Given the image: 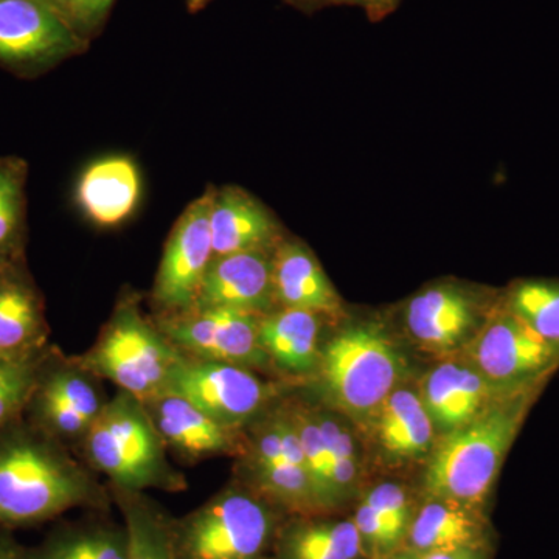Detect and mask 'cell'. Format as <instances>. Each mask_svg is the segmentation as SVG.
<instances>
[{
    "label": "cell",
    "mask_w": 559,
    "mask_h": 559,
    "mask_svg": "<svg viewBox=\"0 0 559 559\" xmlns=\"http://www.w3.org/2000/svg\"><path fill=\"white\" fill-rule=\"evenodd\" d=\"M69 447L21 417L0 428V527H35L70 510L112 502Z\"/></svg>",
    "instance_id": "obj_1"
},
{
    "label": "cell",
    "mask_w": 559,
    "mask_h": 559,
    "mask_svg": "<svg viewBox=\"0 0 559 559\" xmlns=\"http://www.w3.org/2000/svg\"><path fill=\"white\" fill-rule=\"evenodd\" d=\"M538 390L503 396L441 440L426 473L432 498L473 509L488 498Z\"/></svg>",
    "instance_id": "obj_2"
},
{
    "label": "cell",
    "mask_w": 559,
    "mask_h": 559,
    "mask_svg": "<svg viewBox=\"0 0 559 559\" xmlns=\"http://www.w3.org/2000/svg\"><path fill=\"white\" fill-rule=\"evenodd\" d=\"M76 448L92 471L108 477L110 488L132 492L187 488L186 477L168 460L145 403L121 390L108 400Z\"/></svg>",
    "instance_id": "obj_3"
},
{
    "label": "cell",
    "mask_w": 559,
    "mask_h": 559,
    "mask_svg": "<svg viewBox=\"0 0 559 559\" xmlns=\"http://www.w3.org/2000/svg\"><path fill=\"white\" fill-rule=\"evenodd\" d=\"M280 530L277 507L242 481L171 518L176 559H271Z\"/></svg>",
    "instance_id": "obj_4"
},
{
    "label": "cell",
    "mask_w": 559,
    "mask_h": 559,
    "mask_svg": "<svg viewBox=\"0 0 559 559\" xmlns=\"http://www.w3.org/2000/svg\"><path fill=\"white\" fill-rule=\"evenodd\" d=\"M318 371L334 407L358 421H370L399 389L403 360L378 323L358 322L331 337Z\"/></svg>",
    "instance_id": "obj_5"
},
{
    "label": "cell",
    "mask_w": 559,
    "mask_h": 559,
    "mask_svg": "<svg viewBox=\"0 0 559 559\" xmlns=\"http://www.w3.org/2000/svg\"><path fill=\"white\" fill-rule=\"evenodd\" d=\"M182 353L142 314L138 301L121 300L94 347L76 358L92 374L143 403L164 392Z\"/></svg>",
    "instance_id": "obj_6"
},
{
    "label": "cell",
    "mask_w": 559,
    "mask_h": 559,
    "mask_svg": "<svg viewBox=\"0 0 559 559\" xmlns=\"http://www.w3.org/2000/svg\"><path fill=\"white\" fill-rule=\"evenodd\" d=\"M241 455L249 474L245 484L272 506L296 516H312L322 511L305 465L299 436L285 409L261 418L249 437L246 433Z\"/></svg>",
    "instance_id": "obj_7"
},
{
    "label": "cell",
    "mask_w": 559,
    "mask_h": 559,
    "mask_svg": "<svg viewBox=\"0 0 559 559\" xmlns=\"http://www.w3.org/2000/svg\"><path fill=\"white\" fill-rule=\"evenodd\" d=\"M476 370L499 396L538 390L559 367V352L500 305L476 333Z\"/></svg>",
    "instance_id": "obj_8"
},
{
    "label": "cell",
    "mask_w": 559,
    "mask_h": 559,
    "mask_svg": "<svg viewBox=\"0 0 559 559\" xmlns=\"http://www.w3.org/2000/svg\"><path fill=\"white\" fill-rule=\"evenodd\" d=\"M98 380L79 359L66 358L50 347L24 417L66 447H79L108 403Z\"/></svg>",
    "instance_id": "obj_9"
},
{
    "label": "cell",
    "mask_w": 559,
    "mask_h": 559,
    "mask_svg": "<svg viewBox=\"0 0 559 559\" xmlns=\"http://www.w3.org/2000/svg\"><path fill=\"white\" fill-rule=\"evenodd\" d=\"M164 392L189 401L227 428L241 430L266 409L274 396L271 385L253 370L183 355L171 370Z\"/></svg>",
    "instance_id": "obj_10"
},
{
    "label": "cell",
    "mask_w": 559,
    "mask_h": 559,
    "mask_svg": "<svg viewBox=\"0 0 559 559\" xmlns=\"http://www.w3.org/2000/svg\"><path fill=\"white\" fill-rule=\"evenodd\" d=\"M259 320L230 308H191L160 314L156 325L183 356L263 370L271 360L260 344Z\"/></svg>",
    "instance_id": "obj_11"
},
{
    "label": "cell",
    "mask_w": 559,
    "mask_h": 559,
    "mask_svg": "<svg viewBox=\"0 0 559 559\" xmlns=\"http://www.w3.org/2000/svg\"><path fill=\"white\" fill-rule=\"evenodd\" d=\"M47 0H0V64L36 73L86 49Z\"/></svg>",
    "instance_id": "obj_12"
},
{
    "label": "cell",
    "mask_w": 559,
    "mask_h": 559,
    "mask_svg": "<svg viewBox=\"0 0 559 559\" xmlns=\"http://www.w3.org/2000/svg\"><path fill=\"white\" fill-rule=\"evenodd\" d=\"M210 198L212 189L183 210L165 245L151 293V300L160 314L189 311L197 304L202 278L215 257L210 231Z\"/></svg>",
    "instance_id": "obj_13"
},
{
    "label": "cell",
    "mask_w": 559,
    "mask_h": 559,
    "mask_svg": "<svg viewBox=\"0 0 559 559\" xmlns=\"http://www.w3.org/2000/svg\"><path fill=\"white\" fill-rule=\"evenodd\" d=\"M500 297L484 304V297L459 283H437L411 297L404 307V323L423 347L451 349L480 330L499 307Z\"/></svg>",
    "instance_id": "obj_14"
},
{
    "label": "cell",
    "mask_w": 559,
    "mask_h": 559,
    "mask_svg": "<svg viewBox=\"0 0 559 559\" xmlns=\"http://www.w3.org/2000/svg\"><path fill=\"white\" fill-rule=\"evenodd\" d=\"M145 406L167 450L186 462L245 451V430L221 425L175 393L162 392Z\"/></svg>",
    "instance_id": "obj_15"
},
{
    "label": "cell",
    "mask_w": 559,
    "mask_h": 559,
    "mask_svg": "<svg viewBox=\"0 0 559 559\" xmlns=\"http://www.w3.org/2000/svg\"><path fill=\"white\" fill-rule=\"evenodd\" d=\"M272 250L213 257L193 308H230L264 316L277 310Z\"/></svg>",
    "instance_id": "obj_16"
},
{
    "label": "cell",
    "mask_w": 559,
    "mask_h": 559,
    "mask_svg": "<svg viewBox=\"0 0 559 559\" xmlns=\"http://www.w3.org/2000/svg\"><path fill=\"white\" fill-rule=\"evenodd\" d=\"M209 219L215 257L272 250L285 237L274 213L240 187L212 189Z\"/></svg>",
    "instance_id": "obj_17"
},
{
    "label": "cell",
    "mask_w": 559,
    "mask_h": 559,
    "mask_svg": "<svg viewBox=\"0 0 559 559\" xmlns=\"http://www.w3.org/2000/svg\"><path fill=\"white\" fill-rule=\"evenodd\" d=\"M49 347L43 296L25 260L0 267V356H28Z\"/></svg>",
    "instance_id": "obj_18"
},
{
    "label": "cell",
    "mask_w": 559,
    "mask_h": 559,
    "mask_svg": "<svg viewBox=\"0 0 559 559\" xmlns=\"http://www.w3.org/2000/svg\"><path fill=\"white\" fill-rule=\"evenodd\" d=\"M278 308H297L336 318L342 300L314 253L296 238L283 237L272 252Z\"/></svg>",
    "instance_id": "obj_19"
},
{
    "label": "cell",
    "mask_w": 559,
    "mask_h": 559,
    "mask_svg": "<svg viewBox=\"0 0 559 559\" xmlns=\"http://www.w3.org/2000/svg\"><path fill=\"white\" fill-rule=\"evenodd\" d=\"M499 399L503 396L495 392L479 371L457 364L437 367L423 384L421 401L430 419L448 432L468 425Z\"/></svg>",
    "instance_id": "obj_20"
},
{
    "label": "cell",
    "mask_w": 559,
    "mask_h": 559,
    "mask_svg": "<svg viewBox=\"0 0 559 559\" xmlns=\"http://www.w3.org/2000/svg\"><path fill=\"white\" fill-rule=\"evenodd\" d=\"M142 180L138 165L123 156H110L91 164L76 187L84 215L102 227L119 226L138 207Z\"/></svg>",
    "instance_id": "obj_21"
},
{
    "label": "cell",
    "mask_w": 559,
    "mask_h": 559,
    "mask_svg": "<svg viewBox=\"0 0 559 559\" xmlns=\"http://www.w3.org/2000/svg\"><path fill=\"white\" fill-rule=\"evenodd\" d=\"M322 316L297 308H277L260 316L259 337L271 366L293 377L319 369L320 320Z\"/></svg>",
    "instance_id": "obj_22"
},
{
    "label": "cell",
    "mask_w": 559,
    "mask_h": 559,
    "mask_svg": "<svg viewBox=\"0 0 559 559\" xmlns=\"http://www.w3.org/2000/svg\"><path fill=\"white\" fill-rule=\"evenodd\" d=\"M28 559H127L128 535L123 522L92 518L64 522L27 549Z\"/></svg>",
    "instance_id": "obj_23"
},
{
    "label": "cell",
    "mask_w": 559,
    "mask_h": 559,
    "mask_svg": "<svg viewBox=\"0 0 559 559\" xmlns=\"http://www.w3.org/2000/svg\"><path fill=\"white\" fill-rule=\"evenodd\" d=\"M362 549L355 522L299 516L280 525L271 559H358Z\"/></svg>",
    "instance_id": "obj_24"
},
{
    "label": "cell",
    "mask_w": 559,
    "mask_h": 559,
    "mask_svg": "<svg viewBox=\"0 0 559 559\" xmlns=\"http://www.w3.org/2000/svg\"><path fill=\"white\" fill-rule=\"evenodd\" d=\"M412 550L419 555L430 551L477 549L485 538L484 522L473 509L432 498L418 511L409 527Z\"/></svg>",
    "instance_id": "obj_25"
},
{
    "label": "cell",
    "mask_w": 559,
    "mask_h": 559,
    "mask_svg": "<svg viewBox=\"0 0 559 559\" xmlns=\"http://www.w3.org/2000/svg\"><path fill=\"white\" fill-rule=\"evenodd\" d=\"M373 423L382 450L392 457H421L432 447V419L421 396L412 390H393Z\"/></svg>",
    "instance_id": "obj_26"
},
{
    "label": "cell",
    "mask_w": 559,
    "mask_h": 559,
    "mask_svg": "<svg viewBox=\"0 0 559 559\" xmlns=\"http://www.w3.org/2000/svg\"><path fill=\"white\" fill-rule=\"evenodd\" d=\"M128 535L127 559H176L171 516L146 492L109 488Z\"/></svg>",
    "instance_id": "obj_27"
},
{
    "label": "cell",
    "mask_w": 559,
    "mask_h": 559,
    "mask_svg": "<svg viewBox=\"0 0 559 559\" xmlns=\"http://www.w3.org/2000/svg\"><path fill=\"white\" fill-rule=\"evenodd\" d=\"M27 162L0 157V267L25 260Z\"/></svg>",
    "instance_id": "obj_28"
},
{
    "label": "cell",
    "mask_w": 559,
    "mask_h": 559,
    "mask_svg": "<svg viewBox=\"0 0 559 559\" xmlns=\"http://www.w3.org/2000/svg\"><path fill=\"white\" fill-rule=\"evenodd\" d=\"M502 305L559 352V280H518L502 294Z\"/></svg>",
    "instance_id": "obj_29"
},
{
    "label": "cell",
    "mask_w": 559,
    "mask_h": 559,
    "mask_svg": "<svg viewBox=\"0 0 559 559\" xmlns=\"http://www.w3.org/2000/svg\"><path fill=\"white\" fill-rule=\"evenodd\" d=\"M285 411L299 436L305 465L310 474L320 510L334 509L337 503L334 498L333 481H331L329 455H326L325 440H323L316 411L301 404L285 407Z\"/></svg>",
    "instance_id": "obj_30"
},
{
    "label": "cell",
    "mask_w": 559,
    "mask_h": 559,
    "mask_svg": "<svg viewBox=\"0 0 559 559\" xmlns=\"http://www.w3.org/2000/svg\"><path fill=\"white\" fill-rule=\"evenodd\" d=\"M316 417H318L323 440H325L334 498H336L337 506H341L355 491L359 479L355 440H353L347 426L333 414L316 411Z\"/></svg>",
    "instance_id": "obj_31"
},
{
    "label": "cell",
    "mask_w": 559,
    "mask_h": 559,
    "mask_svg": "<svg viewBox=\"0 0 559 559\" xmlns=\"http://www.w3.org/2000/svg\"><path fill=\"white\" fill-rule=\"evenodd\" d=\"M50 345L28 356H0V428L24 417Z\"/></svg>",
    "instance_id": "obj_32"
},
{
    "label": "cell",
    "mask_w": 559,
    "mask_h": 559,
    "mask_svg": "<svg viewBox=\"0 0 559 559\" xmlns=\"http://www.w3.org/2000/svg\"><path fill=\"white\" fill-rule=\"evenodd\" d=\"M364 502L370 507L400 540L409 532V502L399 484L385 481L371 489Z\"/></svg>",
    "instance_id": "obj_33"
},
{
    "label": "cell",
    "mask_w": 559,
    "mask_h": 559,
    "mask_svg": "<svg viewBox=\"0 0 559 559\" xmlns=\"http://www.w3.org/2000/svg\"><path fill=\"white\" fill-rule=\"evenodd\" d=\"M114 2L116 0H49L70 28L86 40L100 31Z\"/></svg>",
    "instance_id": "obj_34"
},
{
    "label": "cell",
    "mask_w": 559,
    "mask_h": 559,
    "mask_svg": "<svg viewBox=\"0 0 559 559\" xmlns=\"http://www.w3.org/2000/svg\"><path fill=\"white\" fill-rule=\"evenodd\" d=\"M353 522L358 528L364 546L380 555L392 554V550L401 543L366 502L360 503Z\"/></svg>",
    "instance_id": "obj_35"
},
{
    "label": "cell",
    "mask_w": 559,
    "mask_h": 559,
    "mask_svg": "<svg viewBox=\"0 0 559 559\" xmlns=\"http://www.w3.org/2000/svg\"><path fill=\"white\" fill-rule=\"evenodd\" d=\"M285 2L307 13H314L329 7H358L366 11L369 21L381 22L395 13L403 0H285Z\"/></svg>",
    "instance_id": "obj_36"
},
{
    "label": "cell",
    "mask_w": 559,
    "mask_h": 559,
    "mask_svg": "<svg viewBox=\"0 0 559 559\" xmlns=\"http://www.w3.org/2000/svg\"><path fill=\"white\" fill-rule=\"evenodd\" d=\"M0 559H28L27 547L13 538L9 528L0 527Z\"/></svg>",
    "instance_id": "obj_37"
},
{
    "label": "cell",
    "mask_w": 559,
    "mask_h": 559,
    "mask_svg": "<svg viewBox=\"0 0 559 559\" xmlns=\"http://www.w3.org/2000/svg\"><path fill=\"white\" fill-rule=\"evenodd\" d=\"M419 559H485L484 549H457V550H441L430 551L419 557Z\"/></svg>",
    "instance_id": "obj_38"
},
{
    "label": "cell",
    "mask_w": 559,
    "mask_h": 559,
    "mask_svg": "<svg viewBox=\"0 0 559 559\" xmlns=\"http://www.w3.org/2000/svg\"><path fill=\"white\" fill-rule=\"evenodd\" d=\"M421 555L415 550H406V551H396V554H388L385 557L381 559H419Z\"/></svg>",
    "instance_id": "obj_39"
},
{
    "label": "cell",
    "mask_w": 559,
    "mask_h": 559,
    "mask_svg": "<svg viewBox=\"0 0 559 559\" xmlns=\"http://www.w3.org/2000/svg\"><path fill=\"white\" fill-rule=\"evenodd\" d=\"M210 0H187V3H189V9L191 11H198L201 10L202 7L207 5Z\"/></svg>",
    "instance_id": "obj_40"
},
{
    "label": "cell",
    "mask_w": 559,
    "mask_h": 559,
    "mask_svg": "<svg viewBox=\"0 0 559 559\" xmlns=\"http://www.w3.org/2000/svg\"><path fill=\"white\" fill-rule=\"evenodd\" d=\"M47 2H49V0H47Z\"/></svg>",
    "instance_id": "obj_41"
}]
</instances>
